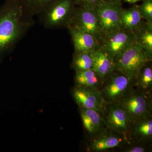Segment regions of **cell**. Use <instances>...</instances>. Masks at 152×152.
I'll return each mask as SVG.
<instances>
[{"mask_svg": "<svg viewBox=\"0 0 152 152\" xmlns=\"http://www.w3.org/2000/svg\"><path fill=\"white\" fill-rule=\"evenodd\" d=\"M33 17L21 0H6L0 6V58L11 52L31 28Z\"/></svg>", "mask_w": 152, "mask_h": 152, "instance_id": "obj_1", "label": "cell"}, {"mask_svg": "<svg viewBox=\"0 0 152 152\" xmlns=\"http://www.w3.org/2000/svg\"><path fill=\"white\" fill-rule=\"evenodd\" d=\"M151 61L143 47L137 40L126 49L114 62V69L124 74L132 81Z\"/></svg>", "mask_w": 152, "mask_h": 152, "instance_id": "obj_2", "label": "cell"}, {"mask_svg": "<svg viewBox=\"0 0 152 152\" xmlns=\"http://www.w3.org/2000/svg\"><path fill=\"white\" fill-rule=\"evenodd\" d=\"M118 102L124 109L131 121L152 115V95L139 91L132 87Z\"/></svg>", "mask_w": 152, "mask_h": 152, "instance_id": "obj_3", "label": "cell"}, {"mask_svg": "<svg viewBox=\"0 0 152 152\" xmlns=\"http://www.w3.org/2000/svg\"><path fill=\"white\" fill-rule=\"evenodd\" d=\"M131 88V81L119 71L114 69L104 80L99 90L107 104L117 102Z\"/></svg>", "mask_w": 152, "mask_h": 152, "instance_id": "obj_4", "label": "cell"}, {"mask_svg": "<svg viewBox=\"0 0 152 152\" xmlns=\"http://www.w3.org/2000/svg\"><path fill=\"white\" fill-rule=\"evenodd\" d=\"M73 4V0H55L39 15L41 23L49 29L61 25L68 19L70 22L69 18Z\"/></svg>", "mask_w": 152, "mask_h": 152, "instance_id": "obj_5", "label": "cell"}, {"mask_svg": "<svg viewBox=\"0 0 152 152\" xmlns=\"http://www.w3.org/2000/svg\"><path fill=\"white\" fill-rule=\"evenodd\" d=\"M103 49L111 58L113 62L131 45L138 40L133 31L122 28L107 34Z\"/></svg>", "mask_w": 152, "mask_h": 152, "instance_id": "obj_6", "label": "cell"}, {"mask_svg": "<svg viewBox=\"0 0 152 152\" xmlns=\"http://www.w3.org/2000/svg\"><path fill=\"white\" fill-rule=\"evenodd\" d=\"M102 117L108 129L124 135L128 139L132 121L118 102L106 103Z\"/></svg>", "mask_w": 152, "mask_h": 152, "instance_id": "obj_7", "label": "cell"}, {"mask_svg": "<svg viewBox=\"0 0 152 152\" xmlns=\"http://www.w3.org/2000/svg\"><path fill=\"white\" fill-rule=\"evenodd\" d=\"M121 3L104 2L96 8L102 31L106 34L123 28L120 18Z\"/></svg>", "mask_w": 152, "mask_h": 152, "instance_id": "obj_8", "label": "cell"}, {"mask_svg": "<svg viewBox=\"0 0 152 152\" xmlns=\"http://www.w3.org/2000/svg\"><path fill=\"white\" fill-rule=\"evenodd\" d=\"M127 142L128 139L124 135L107 128L100 134L91 137L87 151L101 152L115 148H122Z\"/></svg>", "mask_w": 152, "mask_h": 152, "instance_id": "obj_9", "label": "cell"}, {"mask_svg": "<svg viewBox=\"0 0 152 152\" xmlns=\"http://www.w3.org/2000/svg\"><path fill=\"white\" fill-rule=\"evenodd\" d=\"M69 25H76L94 37L102 31L96 8L83 7L75 13Z\"/></svg>", "mask_w": 152, "mask_h": 152, "instance_id": "obj_10", "label": "cell"}, {"mask_svg": "<svg viewBox=\"0 0 152 152\" xmlns=\"http://www.w3.org/2000/svg\"><path fill=\"white\" fill-rule=\"evenodd\" d=\"M73 96L79 107L92 109L102 113L106 103L99 91L77 86L74 89Z\"/></svg>", "mask_w": 152, "mask_h": 152, "instance_id": "obj_11", "label": "cell"}, {"mask_svg": "<svg viewBox=\"0 0 152 152\" xmlns=\"http://www.w3.org/2000/svg\"><path fill=\"white\" fill-rule=\"evenodd\" d=\"M128 141L152 146V115L132 121Z\"/></svg>", "mask_w": 152, "mask_h": 152, "instance_id": "obj_12", "label": "cell"}, {"mask_svg": "<svg viewBox=\"0 0 152 152\" xmlns=\"http://www.w3.org/2000/svg\"><path fill=\"white\" fill-rule=\"evenodd\" d=\"M79 107L84 128L91 137L97 135L107 129L102 113L92 109Z\"/></svg>", "mask_w": 152, "mask_h": 152, "instance_id": "obj_13", "label": "cell"}, {"mask_svg": "<svg viewBox=\"0 0 152 152\" xmlns=\"http://www.w3.org/2000/svg\"><path fill=\"white\" fill-rule=\"evenodd\" d=\"M92 61V69L104 80L114 70V63L103 49H94L89 52Z\"/></svg>", "mask_w": 152, "mask_h": 152, "instance_id": "obj_14", "label": "cell"}, {"mask_svg": "<svg viewBox=\"0 0 152 152\" xmlns=\"http://www.w3.org/2000/svg\"><path fill=\"white\" fill-rule=\"evenodd\" d=\"M73 42L75 54L83 53H89L94 49L95 37L82 30L77 26H68Z\"/></svg>", "mask_w": 152, "mask_h": 152, "instance_id": "obj_15", "label": "cell"}, {"mask_svg": "<svg viewBox=\"0 0 152 152\" xmlns=\"http://www.w3.org/2000/svg\"><path fill=\"white\" fill-rule=\"evenodd\" d=\"M148 64L131 81V87L147 94L152 95V69Z\"/></svg>", "mask_w": 152, "mask_h": 152, "instance_id": "obj_16", "label": "cell"}, {"mask_svg": "<svg viewBox=\"0 0 152 152\" xmlns=\"http://www.w3.org/2000/svg\"><path fill=\"white\" fill-rule=\"evenodd\" d=\"M75 81L77 86L99 91L104 80L91 69L76 71Z\"/></svg>", "mask_w": 152, "mask_h": 152, "instance_id": "obj_17", "label": "cell"}, {"mask_svg": "<svg viewBox=\"0 0 152 152\" xmlns=\"http://www.w3.org/2000/svg\"><path fill=\"white\" fill-rule=\"evenodd\" d=\"M120 18L123 28L132 31L140 27L143 18L138 6L126 10L122 9Z\"/></svg>", "mask_w": 152, "mask_h": 152, "instance_id": "obj_18", "label": "cell"}, {"mask_svg": "<svg viewBox=\"0 0 152 152\" xmlns=\"http://www.w3.org/2000/svg\"><path fill=\"white\" fill-rule=\"evenodd\" d=\"M32 15H39L55 0H21Z\"/></svg>", "mask_w": 152, "mask_h": 152, "instance_id": "obj_19", "label": "cell"}, {"mask_svg": "<svg viewBox=\"0 0 152 152\" xmlns=\"http://www.w3.org/2000/svg\"><path fill=\"white\" fill-rule=\"evenodd\" d=\"M73 64L76 71L87 70L92 68V61L88 52L75 54Z\"/></svg>", "mask_w": 152, "mask_h": 152, "instance_id": "obj_20", "label": "cell"}, {"mask_svg": "<svg viewBox=\"0 0 152 152\" xmlns=\"http://www.w3.org/2000/svg\"><path fill=\"white\" fill-rule=\"evenodd\" d=\"M146 30L142 33L138 41L140 43L146 53L147 56L151 61L152 56V28Z\"/></svg>", "mask_w": 152, "mask_h": 152, "instance_id": "obj_21", "label": "cell"}, {"mask_svg": "<svg viewBox=\"0 0 152 152\" xmlns=\"http://www.w3.org/2000/svg\"><path fill=\"white\" fill-rule=\"evenodd\" d=\"M152 147L141 143L128 141L122 148L124 152H147L151 151Z\"/></svg>", "mask_w": 152, "mask_h": 152, "instance_id": "obj_22", "label": "cell"}, {"mask_svg": "<svg viewBox=\"0 0 152 152\" xmlns=\"http://www.w3.org/2000/svg\"><path fill=\"white\" fill-rule=\"evenodd\" d=\"M139 7L143 18L145 19L149 23H151L152 0H143V2Z\"/></svg>", "mask_w": 152, "mask_h": 152, "instance_id": "obj_23", "label": "cell"}, {"mask_svg": "<svg viewBox=\"0 0 152 152\" xmlns=\"http://www.w3.org/2000/svg\"><path fill=\"white\" fill-rule=\"evenodd\" d=\"M75 1L81 4L83 7L89 8H96L97 6L104 2L103 0H75Z\"/></svg>", "mask_w": 152, "mask_h": 152, "instance_id": "obj_24", "label": "cell"}, {"mask_svg": "<svg viewBox=\"0 0 152 152\" xmlns=\"http://www.w3.org/2000/svg\"><path fill=\"white\" fill-rule=\"evenodd\" d=\"M143 1V0H124L125 2L129 3V4H134L140 1Z\"/></svg>", "mask_w": 152, "mask_h": 152, "instance_id": "obj_25", "label": "cell"}, {"mask_svg": "<svg viewBox=\"0 0 152 152\" xmlns=\"http://www.w3.org/2000/svg\"><path fill=\"white\" fill-rule=\"evenodd\" d=\"M121 0H103L104 2L110 3H121Z\"/></svg>", "mask_w": 152, "mask_h": 152, "instance_id": "obj_26", "label": "cell"}]
</instances>
